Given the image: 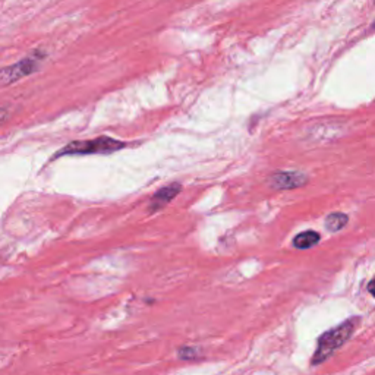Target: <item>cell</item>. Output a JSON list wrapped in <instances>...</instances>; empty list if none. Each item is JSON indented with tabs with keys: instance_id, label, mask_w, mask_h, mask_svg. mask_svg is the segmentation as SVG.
<instances>
[{
	"instance_id": "1",
	"label": "cell",
	"mask_w": 375,
	"mask_h": 375,
	"mask_svg": "<svg viewBox=\"0 0 375 375\" xmlns=\"http://www.w3.org/2000/svg\"><path fill=\"white\" fill-rule=\"evenodd\" d=\"M360 323V318H350L345 323H342L341 326H337L329 331H326L323 336L318 338V346L317 350L314 353V358H312V365H319L323 364L324 361H327L330 356L338 349L342 348L349 338L353 334L356 326Z\"/></svg>"
},
{
	"instance_id": "2",
	"label": "cell",
	"mask_w": 375,
	"mask_h": 375,
	"mask_svg": "<svg viewBox=\"0 0 375 375\" xmlns=\"http://www.w3.org/2000/svg\"><path fill=\"white\" fill-rule=\"evenodd\" d=\"M127 144L122 141L109 138V136H100L96 139L88 141H75L70 142L69 146L58 151V157L62 155H87V154H110L120 148H125Z\"/></svg>"
},
{
	"instance_id": "3",
	"label": "cell",
	"mask_w": 375,
	"mask_h": 375,
	"mask_svg": "<svg viewBox=\"0 0 375 375\" xmlns=\"http://www.w3.org/2000/svg\"><path fill=\"white\" fill-rule=\"evenodd\" d=\"M44 59V55L42 51H34L31 56L20 61L18 63L12 65V66H8L2 70V75H0V80H2V84L4 85H8V84H12L18 80H21L23 77H27L32 72H35V70L39 69L40 63L43 62Z\"/></svg>"
},
{
	"instance_id": "4",
	"label": "cell",
	"mask_w": 375,
	"mask_h": 375,
	"mask_svg": "<svg viewBox=\"0 0 375 375\" xmlns=\"http://www.w3.org/2000/svg\"><path fill=\"white\" fill-rule=\"evenodd\" d=\"M308 182L307 174L300 172H279L270 177V185L274 189H295Z\"/></svg>"
},
{
	"instance_id": "5",
	"label": "cell",
	"mask_w": 375,
	"mask_h": 375,
	"mask_svg": "<svg viewBox=\"0 0 375 375\" xmlns=\"http://www.w3.org/2000/svg\"><path fill=\"white\" fill-rule=\"evenodd\" d=\"M181 189H182L181 184H170V185L160 189L158 192H155V195L153 196V200H151L150 211L154 212L162 207L167 205L174 198V196L181 192Z\"/></svg>"
},
{
	"instance_id": "6",
	"label": "cell",
	"mask_w": 375,
	"mask_h": 375,
	"mask_svg": "<svg viewBox=\"0 0 375 375\" xmlns=\"http://www.w3.org/2000/svg\"><path fill=\"white\" fill-rule=\"evenodd\" d=\"M321 241L319 234L314 230H307V231H302V234L296 235V238L293 239V246L298 249H310L312 246H315L318 242Z\"/></svg>"
},
{
	"instance_id": "7",
	"label": "cell",
	"mask_w": 375,
	"mask_h": 375,
	"mask_svg": "<svg viewBox=\"0 0 375 375\" xmlns=\"http://www.w3.org/2000/svg\"><path fill=\"white\" fill-rule=\"evenodd\" d=\"M349 222V217L343 212H333L326 219V227L330 231H338L342 230Z\"/></svg>"
},
{
	"instance_id": "8",
	"label": "cell",
	"mask_w": 375,
	"mask_h": 375,
	"mask_svg": "<svg viewBox=\"0 0 375 375\" xmlns=\"http://www.w3.org/2000/svg\"><path fill=\"white\" fill-rule=\"evenodd\" d=\"M198 355H200V350L193 349V348H184L179 352L181 360H193L195 356H198Z\"/></svg>"
},
{
	"instance_id": "9",
	"label": "cell",
	"mask_w": 375,
	"mask_h": 375,
	"mask_svg": "<svg viewBox=\"0 0 375 375\" xmlns=\"http://www.w3.org/2000/svg\"><path fill=\"white\" fill-rule=\"evenodd\" d=\"M368 292L375 298V277L369 281V284H368Z\"/></svg>"
}]
</instances>
